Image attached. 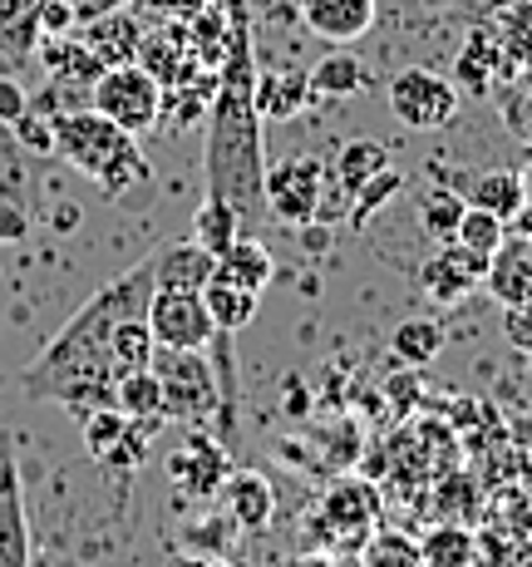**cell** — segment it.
I'll return each instance as SVG.
<instances>
[{"label": "cell", "instance_id": "18", "mask_svg": "<svg viewBox=\"0 0 532 567\" xmlns=\"http://www.w3.org/2000/svg\"><path fill=\"white\" fill-rule=\"evenodd\" d=\"M35 54H40V64L50 70V80H60V84H94L104 74V64L90 54V45H84L80 35H45L35 45Z\"/></svg>", "mask_w": 532, "mask_h": 567}, {"label": "cell", "instance_id": "33", "mask_svg": "<svg viewBox=\"0 0 532 567\" xmlns=\"http://www.w3.org/2000/svg\"><path fill=\"white\" fill-rule=\"evenodd\" d=\"M80 424H84V450L94 454V460H108V450H114L118 440H124V430H128V414L118 410V405H104V410H90V414H80Z\"/></svg>", "mask_w": 532, "mask_h": 567}, {"label": "cell", "instance_id": "2", "mask_svg": "<svg viewBox=\"0 0 532 567\" xmlns=\"http://www.w3.org/2000/svg\"><path fill=\"white\" fill-rule=\"evenodd\" d=\"M154 301V261H138L104 291H94L80 311L64 321L45 351L20 370V390L30 400H54L80 420L90 410L114 405V370H108V331L124 316H148Z\"/></svg>", "mask_w": 532, "mask_h": 567}, {"label": "cell", "instance_id": "26", "mask_svg": "<svg viewBox=\"0 0 532 567\" xmlns=\"http://www.w3.org/2000/svg\"><path fill=\"white\" fill-rule=\"evenodd\" d=\"M306 80H311V90H316V100H351V94L365 90V64L341 45L335 54L316 60V70H311Z\"/></svg>", "mask_w": 532, "mask_h": 567}, {"label": "cell", "instance_id": "3", "mask_svg": "<svg viewBox=\"0 0 532 567\" xmlns=\"http://www.w3.org/2000/svg\"><path fill=\"white\" fill-rule=\"evenodd\" d=\"M54 124V154L70 168H80L84 178H94L104 188V198H128L138 188H154V168H148L144 148L128 128H118L114 118H104L100 109H60L50 114Z\"/></svg>", "mask_w": 532, "mask_h": 567}, {"label": "cell", "instance_id": "35", "mask_svg": "<svg viewBox=\"0 0 532 567\" xmlns=\"http://www.w3.org/2000/svg\"><path fill=\"white\" fill-rule=\"evenodd\" d=\"M371 567H425V558L399 533H371Z\"/></svg>", "mask_w": 532, "mask_h": 567}, {"label": "cell", "instance_id": "37", "mask_svg": "<svg viewBox=\"0 0 532 567\" xmlns=\"http://www.w3.org/2000/svg\"><path fill=\"white\" fill-rule=\"evenodd\" d=\"M30 233V193L0 188V243H20Z\"/></svg>", "mask_w": 532, "mask_h": 567}, {"label": "cell", "instance_id": "16", "mask_svg": "<svg viewBox=\"0 0 532 567\" xmlns=\"http://www.w3.org/2000/svg\"><path fill=\"white\" fill-rule=\"evenodd\" d=\"M148 261H154V291H202L217 267V257L202 243H192V237L158 247Z\"/></svg>", "mask_w": 532, "mask_h": 567}, {"label": "cell", "instance_id": "42", "mask_svg": "<svg viewBox=\"0 0 532 567\" xmlns=\"http://www.w3.org/2000/svg\"><path fill=\"white\" fill-rule=\"evenodd\" d=\"M74 6V20H94V16H108V10H124V6H134V0H70Z\"/></svg>", "mask_w": 532, "mask_h": 567}, {"label": "cell", "instance_id": "1", "mask_svg": "<svg viewBox=\"0 0 532 567\" xmlns=\"http://www.w3.org/2000/svg\"><path fill=\"white\" fill-rule=\"evenodd\" d=\"M227 10V54L217 64L212 104H208V193L227 198L237 217L257 223L267 213L262 203V109H257V45H252V0H222Z\"/></svg>", "mask_w": 532, "mask_h": 567}, {"label": "cell", "instance_id": "10", "mask_svg": "<svg viewBox=\"0 0 532 567\" xmlns=\"http://www.w3.org/2000/svg\"><path fill=\"white\" fill-rule=\"evenodd\" d=\"M227 474H232V460H227V444L212 440L202 430H188L178 440V450L168 454V478L173 488H182L188 498H212L222 494Z\"/></svg>", "mask_w": 532, "mask_h": 567}, {"label": "cell", "instance_id": "36", "mask_svg": "<svg viewBox=\"0 0 532 567\" xmlns=\"http://www.w3.org/2000/svg\"><path fill=\"white\" fill-rule=\"evenodd\" d=\"M10 134H15V144H20V154H54V124H50V114H20L15 124H10Z\"/></svg>", "mask_w": 532, "mask_h": 567}, {"label": "cell", "instance_id": "38", "mask_svg": "<svg viewBox=\"0 0 532 567\" xmlns=\"http://www.w3.org/2000/svg\"><path fill=\"white\" fill-rule=\"evenodd\" d=\"M70 30H80L70 0H40V40L45 35H70Z\"/></svg>", "mask_w": 532, "mask_h": 567}, {"label": "cell", "instance_id": "15", "mask_svg": "<svg viewBox=\"0 0 532 567\" xmlns=\"http://www.w3.org/2000/svg\"><path fill=\"white\" fill-rule=\"evenodd\" d=\"M74 35L90 45V54L104 64H134L138 60V45H144V25H138V16L134 10H108V16H94V20H84Z\"/></svg>", "mask_w": 532, "mask_h": 567}, {"label": "cell", "instance_id": "34", "mask_svg": "<svg viewBox=\"0 0 532 567\" xmlns=\"http://www.w3.org/2000/svg\"><path fill=\"white\" fill-rule=\"evenodd\" d=\"M463 193H453V188H434L425 193V203H419V223H425V233H434L439 243H449L453 237V227H459V217H463Z\"/></svg>", "mask_w": 532, "mask_h": 567}, {"label": "cell", "instance_id": "39", "mask_svg": "<svg viewBox=\"0 0 532 567\" xmlns=\"http://www.w3.org/2000/svg\"><path fill=\"white\" fill-rule=\"evenodd\" d=\"M503 341L518 346V351H532V301L503 307Z\"/></svg>", "mask_w": 532, "mask_h": 567}, {"label": "cell", "instance_id": "8", "mask_svg": "<svg viewBox=\"0 0 532 567\" xmlns=\"http://www.w3.org/2000/svg\"><path fill=\"white\" fill-rule=\"evenodd\" d=\"M148 331H154L158 346H173V351H208L217 326L202 307V291H154Z\"/></svg>", "mask_w": 532, "mask_h": 567}, {"label": "cell", "instance_id": "40", "mask_svg": "<svg viewBox=\"0 0 532 567\" xmlns=\"http://www.w3.org/2000/svg\"><path fill=\"white\" fill-rule=\"evenodd\" d=\"M25 109H30V94L20 90V80H15V74H0V124L10 128L20 114H25Z\"/></svg>", "mask_w": 532, "mask_h": 567}, {"label": "cell", "instance_id": "6", "mask_svg": "<svg viewBox=\"0 0 532 567\" xmlns=\"http://www.w3.org/2000/svg\"><path fill=\"white\" fill-rule=\"evenodd\" d=\"M262 203H267V213L286 227L316 223L321 203H325V163L311 158V154H286V158L267 163Z\"/></svg>", "mask_w": 532, "mask_h": 567}, {"label": "cell", "instance_id": "9", "mask_svg": "<svg viewBox=\"0 0 532 567\" xmlns=\"http://www.w3.org/2000/svg\"><path fill=\"white\" fill-rule=\"evenodd\" d=\"M375 518H379L375 488L365 478H341L316 514V538L335 543V548H345V543L355 548V543H365L375 533Z\"/></svg>", "mask_w": 532, "mask_h": 567}, {"label": "cell", "instance_id": "7", "mask_svg": "<svg viewBox=\"0 0 532 567\" xmlns=\"http://www.w3.org/2000/svg\"><path fill=\"white\" fill-rule=\"evenodd\" d=\"M389 114L405 128H449L459 118V90L453 80H444L439 70H425V64H409L395 80L385 84Z\"/></svg>", "mask_w": 532, "mask_h": 567}, {"label": "cell", "instance_id": "23", "mask_svg": "<svg viewBox=\"0 0 532 567\" xmlns=\"http://www.w3.org/2000/svg\"><path fill=\"white\" fill-rule=\"evenodd\" d=\"M40 45V0H0V60H30Z\"/></svg>", "mask_w": 532, "mask_h": 567}, {"label": "cell", "instance_id": "13", "mask_svg": "<svg viewBox=\"0 0 532 567\" xmlns=\"http://www.w3.org/2000/svg\"><path fill=\"white\" fill-rule=\"evenodd\" d=\"M483 271H488V257L469 252V247H459V243H444L439 252L419 267V281H425V291L439 307H453V301H463L473 287H483Z\"/></svg>", "mask_w": 532, "mask_h": 567}, {"label": "cell", "instance_id": "30", "mask_svg": "<svg viewBox=\"0 0 532 567\" xmlns=\"http://www.w3.org/2000/svg\"><path fill=\"white\" fill-rule=\"evenodd\" d=\"M419 558H425V567H469L473 538L459 528V523H444V528H434L429 538L419 543Z\"/></svg>", "mask_w": 532, "mask_h": 567}, {"label": "cell", "instance_id": "4", "mask_svg": "<svg viewBox=\"0 0 532 567\" xmlns=\"http://www.w3.org/2000/svg\"><path fill=\"white\" fill-rule=\"evenodd\" d=\"M148 370L158 375V390H163V420L202 424V420H212V414H222L217 370L202 351H173V346H158Z\"/></svg>", "mask_w": 532, "mask_h": 567}, {"label": "cell", "instance_id": "21", "mask_svg": "<svg viewBox=\"0 0 532 567\" xmlns=\"http://www.w3.org/2000/svg\"><path fill=\"white\" fill-rule=\"evenodd\" d=\"M158 341L154 331H148V316H124V321L108 331V370L118 375H134V370H148V361H154Z\"/></svg>", "mask_w": 532, "mask_h": 567}, {"label": "cell", "instance_id": "25", "mask_svg": "<svg viewBox=\"0 0 532 567\" xmlns=\"http://www.w3.org/2000/svg\"><path fill=\"white\" fill-rule=\"evenodd\" d=\"M242 217H237V207L227 198H217V193H208V198L198 203V213H192V243H202L208 252H227V247L242 237Z\"/></svg>", "mask_w": 532, "mask_h": 567}, {"label": "cell", "instance_id": "28", "mask_svg": "<svg viewBox=\"0 0 532 567\" xmlns=\"http://www.w3.org/2000/svg\"><path fill=\"white\" fill-rule=\"evenodd\" d=\"M385 163H389L385 144H375V138H351V144L341 148V158H335V178H341L345 198H351L355 188H365V183H371Z\"/></svg>", "mask_w": 532, "mask_h": 567}, {"label": "cell", "instance_id": "22", "mask_svg": "<svg viewBox=\"0 0 532 567\" xmlns=\"http://www.w3.org/2000/svg\"><path fill=\"white\" fill-rule=\"evenodd\" d=\"M463 203L469 207H483V213L503 217V223H513L518 213H523V173H508V168H488L479 178L463 188Z\"/></svg>", "mask_w": 532, "mask_h": 567}, {"label": "cell", "instance_id": "14", "mask_svg": "<svg viewBox=\"0 0 532 567\" xmlns=\"http://www.w3.org/2000/svg\"><path fill=\"white\" fill-rule=\"evenodd\" d=\"M301 25L325 45H355L375 25V0H296Z\"/></svg>", "mask_w": 532, "mask_h": 567}, {"label": "cell", "instance_id": "5", "mask_svg": "<svg viewBox=\"0 0 532 567\" xmlns=\"http://www.w3.org/2000/svg\"><path fill=\"white\" fill-rule=\"evenodd\" d=\"M90 104L100 109L104 118H114L128 134H148V128L163 124V84L144 64H108L100 80L90 84Z\"/></svg>", "mask_w": 532, "mask_h": 567}, {"label": "cell", "instance_id": "29", "mask_svg": "<svg viewBox=\"0 0 532 567\" xmlns=\"http://www.w3.org/2000/svg\"><path fill=\"white\" fill-rule=\"evenodd\" d=\"M114 405L128 414V420H163V390L154 370H134V375L114 380Z\"/></svg>", "mask_w": 532, "mask_h": 567}, {"label": "cell", "instance_id": "27", "mask_svg": "<svg viewBox=\"0 0 532 567\" xmlns=\"http://www.w3.org/2000/svg\"><path fill=\"white\" fill-rule=\"evenodd\" d=\"M389 351H395L405 365H429L434 355L444 351V326L434 321V316H409V321L395 326Z\"/></svg>", "mask_w": 532, "mask_h": 567}, {"label": "cell", "instance_id": "43", "mask_svg": "<svg viewBox=\"0 0 532 567\" xmlns=\"http://www.w3.org/2000/svg\"><path fill=\"white\" fill-rule=\"evenodd\" d=\"M508 434H513V444H523V450H532V414H518V420L508 424Z\"/></svg>", "mask_w": 532, "mask_h": 567}, {"label": "cell", "instance_id": "32", "mask_svg": "<svg viewBox=\"0 0 532 567\" xmlns=\"http://www.w3.org/2000/svg\"><path fill=\"white\" fill-rule=\"evenodd\" d=\"M399 188H405V173H399L395 163H385V168H379L375 178L365 183V188H355V193H351V203H355L351 227H355V233H365V227H371V217H375V207H379V203H389Z\"/></svg>", "mask_w": 532, "mask_h": 567}, {"label": "cell", "instance_id": "31", "mask_svg": "<svg viewBox=\"0 0 532 567\" xmlns=\"http://www.w3.org/2000/svg\"><path fill=\"white\" fill-rule=\"evenodd\" d=\"M503 233H508L503 217L483 213V207H463V217H459V227H453L449 243L469 247V252H479V257H493V247L503 243Z\"/></svg>", "mask_w": 532, "mask_h": 567}, {"label": "cell", "instance_id": "24", "mask_svg": "<svg viewBox=\"0 0 532 567\" xmlns=\"http://www.w3.org/2000/svg\"><path fill=\"white\" fill-rule=\"evenodd\" d=\"M316 100L306 74H262L257 70V109L262 118H296L301 109Z\"/></svg>", "mask_w": 532, "mask_h": 567}, {"label": "cell", "instance_id": "12", "mask_svg": "<svg viewBox=\"0 0 532 567\" xmlns=\"http://www.w3.org/2000/svg\"><path fill=\"white\" fill-rule=\"evenodd\" d=\"M0 567H30L25 488H20V464L6 434H0Z\"/></svg>", "mask_w": 532, "mask_h": 567}, {"label": "cell", "instance_id": "41", "mask_svg": "<svg viewBox=\"0 0 532 567\" xmlns=\"http://www.w3.org/2000/svg\"><path fill=\"white\" fill-rule=\"evenodd\" d=\"M208 0H134V10H148L154 20H192Z\"/></svg>", "mask_w": 532, "mask_h": 567}, {"label": "cell", "instance_id": "44", "mask_svg": "<svg viewBox=\"0 0 532 567\" xmlns=\"http://www.w3.org/2000/svg\"><path fill=\"white\" fill-rule=\"evenodd\" d=\"M54 223H60V227H74V223H80V207H60V213H54Z\"/></svg>", "mask_w": 532, "mask_h": 567}, {"label": "cell", "instance_id": "19", "mask_svg": "<svg viewBox=\"0 0 532 567\" xmlns=\"http://www.w3.org/2000/svg\"><path fill=\"white\" fill-rule=\"evenodd\" d=\"M257 301H262V291L242 287V281H227V277H208V287H202V307H208L212 326L217 331H242V326H252L257 316Z\"/></svg>", "mask_w": 532, "mask_h": 567}, {"label": "cell", "instance_id": "20", "mask_svg": "<svg viewBox=\"0 0 532 567\" xmlns=\"http://www.w3.org/2000/svg\"><path fill=\"white\" fill-rule=\"evenodd\" d=\"M217 277H227V281H242V287H252V291H267L271 287V277H277V257L267 252V243H257V237H237L227 252H217Z\"/></svg>", "mask_w": 532, "mask_h": 567}, {"label": "cell", "instance_id": "11", "mask_svg": "<svg viewBox=\"0 0 532 567\" xmlns=\"http://www.w3.org/2000/svg\"><path fill=\"white\" fill-rule=\"evenodd\" d=\"M483 287L498 307H523V301H532V233L508 227L503 243H498L493 257H488Z\"/></svg>", "mask_w": 532, "mask_h": 567}, {"label": "cell", "instance_id": "17", "mask_svg": "<svg viewBox=\"0 0 532 567\" xmlns=\"http://www.w3.org/2000/svg\"><path fill=\"white\" fill-rule=\"evenodd\" d=\"M227 498V518L247 533H267L271 518H277V494H271L267 474H252V468H232L222 484Z\"/></svg>", "mask_w": 532, "mask_h": 567}]
</instances>
